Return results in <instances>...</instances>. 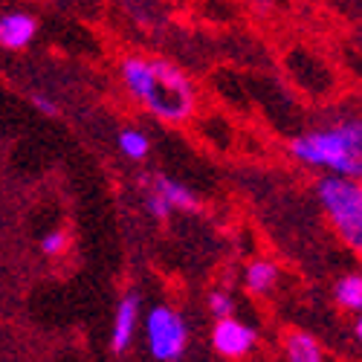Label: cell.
Wrapping results in <instances>:
<instances>
[{
	"instance_id": "13",
	"label": "cell",
	"mask_w": 362,
	"mask_h": 362,
	"mask_svg": "<svg viewBox=\"0 0 362 362\" xmlns=\"http://www.w3.org/2000/svg\"><path fill=\"white\" fill-rule=\"evenodd\" d=\"M209 308H212V313H215L218 319L232 316V298H229L226 293H212V296H209Z\"/></svg>"
},
{
	"instance_id": "2",
	"label": "cell",
	"mask_w": 362,
	"mask_h": 362,
	"mask_svg": "<svg viewBox=\"0 0 362 362\" xmlns=\"http://www.w3.org/2000/svg\"><path fill=\"white\" fill-rule=\"evenodd\" d=\"M319 197L327 209L330 221L337 223L345 240H351L354 250L362 247V192L354 180L334 174L319 183Z\"/></svg>"
},
{
	"instance_id": "4",
	"label": "cell",
	"mask_w": 362,
	"mask_h": 362,
	"mask_svg": "<svg viewBox=\"0 0 362 362\" xmlns=\"http://www.w3.org/2000/svg\"><path fill=\"white\" fill-rule=\"evenodd\" d=\"M186 325L174 310L168 308H157L148 316V342H151V354L157 359H180L186 351Z\"/></svg>"
},
{
	"instance_id": "1",
	"label": "cell",
	"mask_w": 362,
	"mask_h": 362,
	"mask_svg": "<svg viewBox=\"0 0 362 362\" xmlns=\"http://www.w3.org/2000/svg\"><path fill=\"white\" fill-rule=\"evenodd\" d=\"M359 151H362V128L359 122L337 125L327 131H316L293 142V154L301 163L322 165L342 177H356L359 174Z\"/></svg>"
},
{
	"instance_id": "7",
	"label": "cell",
	"mask_w": 362,
	"mask_h": 362,
	"mask_svg": "<svg viewBox=\"0 0 362 362\" xmlns=\"http://www.w3.org/2000/svg\"><path fill=\"white\" fill-rule=\"evenodd\" d=\"M33 38H35V21L29 15L15 12V15L0 18V44L6 49H21Z\"/></svg>"
},
{
	"instance_id": "15",
	"label": "cell",
	"mask_w": 362,
	"mask_h": 362,
	"mask_svg": "<svg viewBox=\"0 0 362 362\" xmlns=\"http://www.w3.org/2000/svg\"><path fill=\"white\" fill-rule=\"evenodd\" d=\"M67 247V235L64 232H49L44 240H41V250L47 252V255H58Z\"/></svg>"
},
{
	"instance_id": "10",
	"label": "cell",
	"mask_w": 362,
	"mask_h": 362,
	"mask_svg": "<svg viewBox=\"0 0 362 362\" xmlns=\"http://www.w3.org/2000/svg\"><path fill=\"white\" fill-rule=\"evenodd\" d=\"M276 279H279V269L273 264H267V261H255L247 269V287L252 293H267L269 287L276 284Z\"/></svg>"
},
{
	"instance_id": "11",
	"label": "cell",
	"mask_w": 362,
	"mask_h": 362,
	"mask_svg": "<svg viewBox=\"0 0 362 362\" xmlns=\"http://www.w3.org/2000/svg\"><path fill=\"white\" fill-rule=\"evenodd\" d=\"M337 301H339L342 308L359 310V305H362V279H359V276L342 279L339 287H337Z\"/></svg>"
},
{
	"instance_id": "6",
	"label": "cell",
	"mask_w": 362,
	"mask_h": 362,
	"mask_svg": "<svg viewBox=\"0 0 362 362\" xmlns=\"http://www.w3.org/2000/svg\"><path fill=\"white\" fill-rule=\"evenodd\" d=\"M139 319V296L131 293L125 296V301L116 308V319H113V337H110V351L122 354L128 351L131 339H134V325Z\"/></svg>"
},
{
	"instance_id": "8",
	"label": "cell",
	"mask_w": 362,
	"mask_h": 362,
	"mask_svg": "<svg viewBox=\"0 0 362 362\" xmlns=\"http://www.w3.org/2000/svg\"><path fill=\"white\" fill-rule=\"evenodd\" d=\"M151 189H154L157 194H163V200L171 209H189V212H194V209H197L194 194L186 186H180V183H174V180H168V177H154V186H151Z\"/></svg>"
},
{
	"instance_id": "9",
	"label": "cell",
	"mask_w": 362,
	"mask_h": 362,
	"mask_svg": "<svg viewBox=\"0 0 362 362\" xmlns=\"http://www.w3.org/2000/svg\"><path fill=\"white\" fill-rule=\"evenodd\" d=\"M287 354L293 362H319L322 359V348L313 337L308 334H293L287 339Z\"/></svg>"
},
{
	"instance_id": "16",
	"label": "cell",
	"mask_w": 362,
	"mask_h": 362,
	"mask_svg": "<svg viewBox=\"0 0 362 362\" xmlns=\"http://www.w3.org/2000/svg\"><path fill=\"white\" fill-rule=\"evenodd\" d=\"M35 107L41 110V113H49V116H58V107L49 102V99H44V96H35Z\"/></svg>"
},
{
	"instance_id": "3",
	"label": "cell",
	"mask_w": 362,
	"mask_h": 362,
	"mask_svg": "<svg viewBox=\"0 0 362 362\" xmlns=\"http://www.w3.org/2000/svg\"><path fill=\"white\" fill-rule=\"evenodd\" d=\"M151 67H154V90L148 93L145 105L171 122L186 119L192 113V87L186 76L165 62H151Z\"/></svg>"
},
{
	"instance_id": "14",
	"label": "cell",
	"mask_w": 362,
	"mask_h": 362,
	"mask_svg": "<svg viewBox=\"0 0 362 362\" xmlns=\"http://www.w3.org/2000/svg\"><path fill=\"white\" fill-rule=\"evenodd\" d=\"M148 209H151V215H154L157 221H165L168 218V212H171V206L163 200V194H157L154 189L148 192Z\"/></svg>"
},
{
	"instance_id": "12",
	"label": "cell",
	"mask_w": 362,
	"mask_h": 362,
	"mask_svg": "<svg viewBox=\"0 0 362 362\" xmlns=\"http://www.w3.org/2000/svg\"><path fill=\"white\" fill-rule=\"evenodd\" d=\"M119 148H122L125 157L142 160V157L148 154V139H145V134H139V131H125L122 136H119Z\"/></svg>"
},
{
	"instance_id": "5",
	"label": "cell",
	"mask_w": 362,
	"mask_h": 362,
	"mask_svg": "<svg viewBox=\"0 0 362 362\" xmlns=\"http://www.w3.org/2000/svg\"><path fill=\"white\" fill-rule=\"evenodd\" d=\"M212 342L218 348V354L223 356H240V354H247L255 342V334L247 327V325H240L238 319L232 316H223L218 319V327H215V334H212Z\"/></svg>"
}]
</instances>
